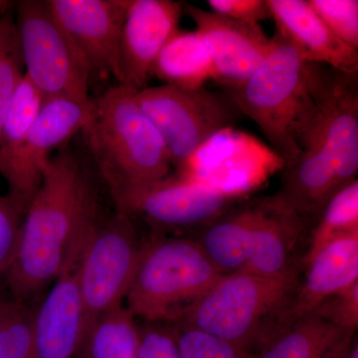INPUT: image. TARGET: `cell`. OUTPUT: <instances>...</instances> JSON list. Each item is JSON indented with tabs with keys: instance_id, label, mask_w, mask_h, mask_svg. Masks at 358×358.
Masks as SVG:
<instances>
[{
	"instance_id": "cell-1",
	"label": "cell",
	"mask_w": 358,
	"mask_h": 358,
	"mask_svg": "<svg viewBox=\"0 0 358 358\" xmlns=\"http://www.w3.org/2000/svg\"><path fill=\"white\" fill-rule=\"evenodd\" d=\"M98 224L95 192L76 154L59 150L27 207L20 242L4 275L11 299L29 303L76 267Z\"/></svg>"
},
{
	"instance_id": "cell-2",
	"label": "cell",
	"mask_w": 358,
	"mask_h": 358,
	"mask_svg": "<svg viewBox=\"0 0 358 358\" xmlns=\"http://www.w3.org/2000/svg\"><path fill=\"white\" fill-rule=\"evenodd\" d=\"M272 40V49L256 72L236 88L223 92L260 128L268 147L287 166L300 152L301 136L315 107L313 63L303 61L277 32Z\"/></svg>"
},
{
	"instance_id": "cell-3",
	"label": "cell",
	"mask_w": 358,
	"mask_h": 358,
	"mask_svg": "<svg viewBox=\"0 0 358 358\" xmlns=\"http://www.w3.org/2000/svg\"><path fill=\"white\" fill-rule=\"evenodd\" d=\"M299 281L248 272L221 275L171 324L194 327L256 357L284 329Z\"/></svg>"
},
{
	"instance_id": "cell-4",
	"label": "cell",
	"mask_w": 358,
	"mask_h": 358,
	"mask_svg": "<svg viewBox=\"0 0 358 358\" xmlns=\"http://www.w3.org/2000/svg\"><path fill=\"white\" fill-rule=\"evenodd\" d=\"M134 92L124 85L110 87L93 100V114L82 131L110 192L162 180L173 167Z\"/></svg>"
},
{
	"instance_id": "cell-5",
	"label": "cell",
	"mask_w": 358,
	"mask_h": 358,
	"mask_svg": "<svg viewBox=\"0 0 358 358\" xmlns=\"http://www.w3.org/2000/svg\"><path fill=\"white\" fill-rule=\"evenodd\" d=\"M221 275L193 238H152L141 244L127 308L147 322L174 324Z\"/></svg>"
},
{
	"instance_id": "cell-6",
	"label": "cell",
	"mask_w": 358,
	"mask_h": 358,
	"mask_svg": "<svg viewBox=\"0 0 358 358\" xmlns=\"http://www.w3.org/2000/svg\"><path fill=\"white\" fill-rule=\"evenodd\" d=\"M25 77L45 99L87 102L92 71L49 8L47 0H21L14 6Z\"/></svg>"
},
{
	"instance_id": "cell-7",
	"label": "cell",
	"mask_w": 358,
	"mask_h": 358,
	"mask_svg": "<svg viewBox=\"0 0 358 358\" xmlns=\"http://www.w3.org/2000/svg\"><path fill=\"white\" fill-rule=\"evenodd\" d=\"M134 99L164 141L173 167L178 171L213 134L234 128L241 112L225 93L171 85L145 87Z\"/></svg>"
},
{
	"instance_id": "cell-8",
	"label": "cell",
	"mask_w": 358,
	"mask_h": 358,
	"mask_svg": "<svg viewBox=\"0 0 358 358\" xmlns=\"http://www.w3.org/2000/svg\"><path fill=\"white\" fill-rule=\"evenodd\" d=\"M315 107L299 155L331 166L343 185L358 173V72L313 63Z\"/></svg>"
},
{
	"instance_id": "cell-9",
	"label": "cell",
	"mask_w": 358,
	"mask_h": 358,
	"mask_svg": "<svg viewBox=\"0 0 358 358\" xmlns=\"http://www.w3.org/2000/svg\"><path fill=\"white\" fill-rule=\"evenodd\" d=\"M141 246L131 217L126 213L117 211L107 222L96 224L76 267L86 334L99 317L126 300Z\"/></svg>"
},
{
	"instance_id": "cell-10",
	"label": "cell",
	"mask_w": 358,
	"mask_h": 358,
	"mask_svg": "<svg viewBox=\"0 0 358 358\" xmlns=\"http://www.w3.org/2000/svg\"><path fill=\"white\" fill-rule=\"evenodd\" d=\"M284 166V160L255 136L228 128L202 143L176 174L223 194L247 199Z\"/></svg>"
},
{
	"instance_id": "cell-11",
	"label": "cell",
	"mask_w": 358,
	"mask_h": 358,
	"mask_svg": "<svg viewBox=\"0 0 358 358\" xmlns=\"http://www.w3.org/2000/svg\"><path fill=\"white\" fill-rule=\"evenodd\" d=\"M112 193L117 210L160 230L197 233L220 217L237 199L176 174L157 182Z\"/></svg>"
},
{
	"instance_id": "cell-12",
	"label": "cell",
	"mask_w": 358,
	"mask_h": 358,
	"mask_svg": "<svg viewBox=\"0 0 358 358\" xmlns=\"http://www.w3.org/2000/svg\"><path fill=\"white\" fill-rule=\"evenodd\" d=\"M93 100L46 99L38 117L16 147L0 150V176L8 193L29 203L38 189L52 154L83 131L93 114Z\"/></svg>"
},
{
	"instance_id": "cell-13",
	"label": "cell",
	"mask_w": 358,
	"mask_h": 358,
	"mask_svg": "<svg viewBox=\"0 0 358 358\" xmlns=\"http://www.w3.org/2000/svg\"><path fill=\"white\" fill-rule=\"evenodd\" d=\"M93 77L120 80V42L129 0H47Z\"/></svg>"
},
{
	"instance_id": "cell-14",
	"label": "cell",
	"mask_w": 358,
	"mask_h": 358,
	"mask_svg": "<svg viewBox=\"0 0 358 358\" xmlns=\"http://www.w3.org/2000/svg\"><path fill=\"white\" fill-rule=\"evenodd\" d=\"M249 200L248 258L242 272L274 279H299V244L310 220L294 211L279 193Z\"/></svg>"
},
{
	"instance_id": "cell-15",
	"label": "cell",
	"mask_w": 358,
	"mask_h": 358,
	"mask_svg": "<svg viewBox=\"0 0 358 358\" xmlns=\"http://www.w3.org/2000/svg\"><path fill=\"white\" fill-rule=\"evenodd\" d=\"M183 9L196 24L213 65V80L222 90L243 84L268 57L273 40L260 24L238 22L192 4Z\"/></svg>"
},
{
	"instance_id": "cell-16",
	"label": "cell",
	"mask_w": 358,
	"mask_h": 358,
	"mask_svg": "<svg viewBox=\"0 0 358 358\" xmlns=\"http://www.w3.org/2000/svg\"><path fill=\"white\" fill-rule=\"evenodd\" d=\"M183 6L173 0H129L120 42V85L145 88L157 56L179 29Z\"/></svg>"
},
{
	"instance_id": "cell-17",
	"label": "cell",
	"mask_w": 358,
	"mask_h": 358,
	"mask_svg": "<svg viewBox=\"0 0 358 358\" xmlns=\"http://www.w3.org/2000/svg\"><path fill=\"white\" fill-rule=\"evenodd\" d=\"M76 267L58 278L34 308L33 358H76L79 353L86 327Z\"/></svg>"
},
{
	"instance_id": "cell-18",
	"label": "cell",
	"mask_w": 358,
	"mask_h": 358,
	"mask_svg": "<svg viewBox=\"0 0 358 358\" xmlns=\"http://www.w3.org/2000/svg\"><path fill=\"white\" fill-rule=\"evenodd\" d=\"M303 266L305 275L299 281L285 327L310 315L327 299L358 282V231L327 242Z\"/></svg>"
},
{
	"instance_id": "cell-19",
	"label": "cell",
	"mask_w": 358,
	"mask_h": 358,
	"mask_svg": "<svg viewBox=\"0 0 358 358\" xmlns=\"http://www.w3.org/2000/svg\"><path fill=\"white\" fill-rule=\"evenodd\" d=\"M278 34L288 40L308 63L341 72H358V50L338 39L308 0H267Z\"/></svg>"
},
{
	"instance_id": "cell-20",
	"label": "cell",
	"mask_w": 358,
	"mask_h": 358,
	"mask_svg": "<svg viewBox=\"0 0 358 358\" xmlns=\"http://www.w3.org/2000/svg\"><path fill=\"white\" fill-rule=\"evenodd\" d=\"M249 199L233 205L193 238L222 275L242 272L246 266L251 225Z\"/></svg>"
},
{
	"instance_id": "cell-21",
	"label": "cell",
	"mask_w": 358,
	"mask_h": 358,
	"mask_svg": "<svg viewBox=\"0 0 358 358\" xmlns=\"http://www.w3.org/2000/svg\"><path fill=\"white\" fill-rule=\"evenodd\" d=\"M152 76L189 90L202 88L213 80V65L199 33L176 30L157 56Z\"/></svg>"
},
{
	"instance_id": "cell-22",
	"label": "cell",
	"mask_w": 358,
	"mask_h": 358,
	"mask_svg": "<svg viewBox=\"0 0 358 358\" xmlns=\"http://www.w3.org/2000/svg\"><path fill=\"white\" fill-rule=\"evenodd\" d=\"M348 331L313 313L280 331L255 358H326Z\"/></svg>"
},
{
	"instance_id": "cell-23",
	"label": "cell",
	"mask_w": 358,
	"mask_h": 358,
	"mask_svg": "<svg viewBox=\"0 0 358 358\" xmlns=\"http://www.w3.org/2000/svg\"><path fill=\"white\" fill-rule=\"evenodd\" d=\"M138 343L140 327L121 306L89 327L76 358H138Z\"/></svg>"
},
{
	"instance_id": "cell-24",
	"label": "cell",
	"mask_w": 358,
	"mask_h": 358,
	"mask_svg": "<svg viewBox=\"0 0 358 358\" xmlns=\"http://www.w3.org/2000/svg\"><path fill=\"white\" fill-rule=\"evenodd\" d=\"M358 231V180L350 181L327 201L310 235L303 263L334 238Z\"/></svg>"
},
{
	"instance_id": "cell-25",
	"label": "cell",
	"mask_w": 358,
	"mask_h": 358,
	"mask_svg": "<svg viewBox=\"0 0 358 358\" xmlns=\"http://www.w3.org/2000/svg\"><path fill=\"white\" fill-rule=\"evenodd\" d=\"M14 8L0 15V131L11 99L24 77Z\"/></svg>"
},
{
	"instance_id": "cell-26",
	"label": "cell",
	"mask_w": 358,
	"mask_h": 358,
	"mask_svg": "<svg viewBox=\"0 0 358 358\" xmlns=\"http://www.w3.org/2000/svg\"><path fill=\"white\" fill-rule=\"evenodd\" d=\"M46 99L23 77L11 99L0 131V150H11L18 145L32 128Z\"/></svg>"
},
{
	"instance_id": "cell-27",
	"label": "cell",
	"mask_w": 358,
	"mask_h": 358,
	"mask_svg": "<svg viewBox=\"0 0 358 358\" xmlns=\"http://www.w3.org/2000/svg\"><path fill=\"white\" fill-rule=\"evenodd\" d=\"M34 308L9 299L0 303V358H33Z\"/></svg>"
},
{
	"instance_id": "cell-28",
	"label": "cell",
	"mask_w": 358,
	"mask_h": 358,
	"mask_svg": "<svg viewBox=\"0 0 358 358\" xmlns=\"http://www.w3.org/2000/svg\"><path fill=\"white\" fill-rule=\"evenodd\" d=\"M182 358H255L223 339L187 326L171 324Z\"/></svg>"
},
{
	"instance_id": "cell-29",
	"label": "cell",
	"mask_w": 358,
	"mask_h": 358,
	"mask_svg": "<svg viewBox=\"0 0 358 358\" xmlns=\"http://www.w3.org/2000/svg\"><path fill=\"white\" fill-rule=\"evenodd\" d=\"M308 2L338 39L358 50L357 0H308Z\"/></svg>"
},
{
	"instance_id": "cell-30",
	"label": "cell",
	"mask_w": 358,
	"mask_h": 358,
	"mask_svg": "<svg viewBox=\"0 0 358 358\" xmlns=\"http://www.w3.org/2000/svg\"><path fill=\"white\" fill-rule=\"evenodd\" d=\"M26 207L9 193L0 194V277H4L15 257Z\"/></svg>"
},
{
	"instance_id": "cell-31",
	"label": "cell",
	"mask_w": 358,
	"mask_h": 358,
	"mask_svg": "<svg viewBox=\"0 0 358 358\" xmlns=\"http://www.w3.org/2000/svg\"><path fill=\"white\" fill-rule=\"evenodd\" d=\"M313 313L326 317L345 331H357L358 326V282L343 293L327 299Z\"/></svg>"
},
{
	"instance_id": "cell-32",
	"label": "cell",
	"mask_w": 358,
	"mask_h": 358,
	"mask_svg": "<svg viewBox=\"0 0 358 358\" xmlns=\"http://www.w3.org/2000/svg\"><path fill=\"white\" fill-rule=\"evenodd\" d=\"M148 324L140 327L138 358H182L171 326Z\"/></svg>"
},
{
	"instance_id": "cell-33",
	"label": "cell",
	"mask_w": 358,
	"mask_h": 358,
	"mask_svg": "<svg viewBox=\"0 0 358 358\" xmlns=\"http://www.w3.org/2000/svg\"><path fill=\"white\" fill-rule=\"evenodd\" d=\"M207 3L212 13L238 22L260 24L271 18L267 0H208Z\"/></svg>"
},
{
	"instance_id": "cell-34",
	"label": "cell",
	"mask_w": 358,
	"mask_h": 358,
	"mask_svg": "<svg viewBox=\"0 0 358 358\" xmlns=\"http://www.w3.org/2000/svg\"><path fill=\"white\" fill-rule=\"evenodd\" d=\"M355 338V331H348L345 336L331 348V352L327 353L326 358H346Z\"/></svg>"
},
{
	"instance_id": "cell-35",
	"label": "cell",
	"mask_w": 358,
	"mask_h": 358,
	"mask_svg": "<svg viewBox=\"0 0 358 358\" xmlns=\"http://www.w3.org/2000/svg\"><path fill=\"white\" fill-rule=\"evenodd\" d=\"M11 299L3 277H0V303Z\"/></svg>"
},
{
	"instance_id": "cell-36",
	"label": "cell",
	"mask_w": 358,
	"mask_h": 358,
	"mask_svg": "<svg viewBox=\"0 0 358 358\" xmlns=\"http://www.w3.org/2000/svg\"><path fill=\"white\" fill-rule=\"evenodd\" d=\"M15 6V2L8 1V0H0V15L13 10Z\"/></svg>"
},
{
	"instance_id": "cell-37",
	"label": "cell",
	"mask_w": 358,
	"mask_h": 358,
	"mask_svg": "<svg viewBox=\"0 0 358 358\" xmlns=\"http://www.w3.org/2000/svg\"><path fill=\"white\" fill-rule=\"evenodd\" d=\"M346 358H358V343L357 338L353 341L352 346H350V352L348 353Z\"/></svg>"
}]
</instances>
